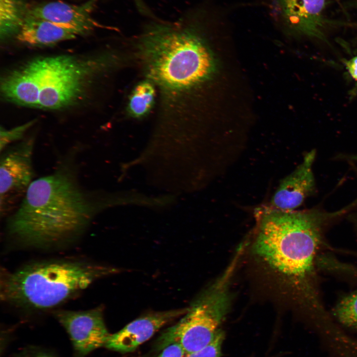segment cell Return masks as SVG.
<instances>
[{"instance_id":"obj_23","label":"cell","mask_w":357,"mask_h":357,"mask_svg":"<svg viewBox=\"0 0 357 357\" xmlns=\"http://www.w3.org/2000/svg\"><path fill=\"white\" fill-rule=\"evenodd\" d=\"M349 159L350 160L357 162V154L349 156Z\"/></svg>"},{"instance_id":"obj_4","label":"cell","mask_w":357,"mask_h":357,"mask_svg":"<svg viewBox=\"0 0 357 357\" xmlns=\"http://www.w3.org/2000/svg\"><path fill=\"white\" fill-rule=\"evenodd\" d=\"M114 267L79 260L34 263L4 272L0 298L25 308H51L66 301L96 281L119 273Z\"/></svg>"},{"instance_id":"obj_19","label":"cell","mask_w":357,"mask_h":357,"mask_svg":"<svg viewBox=\"0 0 357 357\" xmlns=\"http://www.w3.org/2000/svg\"><path fill=\"white\" fill-rule=\"evenodd\" d=\"M185 353L178 343H173L165 347L156 357H184Z\"/></svg>"},{"instance_id":"obj_24","label":"cell","mask_w":357,"mask_h":357,"mask_svg":"<svg viewBox=\"0 0 357 357\" xmlns=\"http://www.w3.org/2000/svg\"><path fill=\"white\" fill-rule=\"evenodd\" d=\"M17 357H27L25 354H22L18 356Z\"/></svg>"},{"instance_id":"obj_15","label":"cell","mask_w":357,"mask_h":357,"mask_svg":"<svg viewBox=\"0 0 357 357\" xmlns=\"http://www.w3.org/2000/svg\"><path fill=\"white\" fill-rule=\"evenodd\" d=\"M24 18L16 0H0V28L1 36L18 30Z\"/></svg>"},{"instance_id":"obj_20","label":"cell","mask_w":357,"mask_h":357,"mask_svg":"<svg viewBox=\"0 0 357 357\" xmlns=\"http://www.w3.org/2000/svg\"><path fill=\"white\" fill-rule=\"evenodd\" d=\"M345 63L350 75L357 80V56L346 60Z\"/></svg>"},{"instance_id":"obj_6","label":"cell","mask_w":357,"mask_h":357,"mask_svg":"<svg viewBox=\"0 0 357 357\" xmlns=\"http://www.w3.org/2000/svg\"><path fill=\"white\" fill-rule=\"evenodd\" d=\"M232 269L230 267L201 294L178 322L163 332L156 341V350L161 351L168 345L177 343L186 355L205 348L213 341L228 311V283Z\"/></svg>"},{"instance_id":"obj_7","label":"cell","mask_w":357,"mask_h":357,"mask_svg":"<svg viewBox=\"0 0 357 357\" xmlns=\"http://www.w3.org/2000/svg\"><path fill=\"white\" fill-rule=\"evenodd\" d=\"M35 140L34 137H29L0 152L1 216L14 210L35 179L33 163Z\"/></svg>"},{"instance_id":"obj_2","label":"cell","mask_w":357,"mask_h":357,"mask_svg":"<svg viewBox=\"0 0 357 357\" xmlns=\"http://www.w3.org/2000/svg\"><path fill=\"white\" fill-rule=\"evenodd\" d=\"M136 54L147 79L160 91L162 119L183 122L191 95L214 71L205 39L191 26L155 24L139 37Z\"/></svg>"},{"instance_id":"obj_8","label":"cell","mask_w":357,"mask_h":357,"mask_svg":"<svg viewBox=\"0 0 357 357\" xmlns=\"http://www.w3.org/2000/svg\"><path fill=\"white\" fill-rule=\"evenodd\" d=\"M103 308L84 311L60 310L55 316L71 340L77 357H84L104 347L111 334L103 317Z\"/></svg>"},{"instance_id":"obj_9","label":"cell","mask_w":357,"mask_h":357,"mask_svg":"<svg viewBox=\"0 0 357 357\" xmlns=\"http://www.w3.org/2000/svg\"><path fill=\"white\" fill-rule=\"evenodd\" d=\"M282 23L302 35L325 40V0H272Z\"/></svg>"},{"instance_id":"obj_13","label":"cell","mask_w":357,"mask_h":357,"mask_svg":"<svg viewBox=\"0 0 357 357\" xmlns=\"http://www.w3.org/2000/svg\"><path fill=\"white\" fill-rule=\"evenodd\" d=\"M77 31L51 22L25 17L17 34L20 42L35 46L49 45L76 38Z\"/></svg>"},{"instance_id":"obj_3","label":"cell","mask_w":357,"mask_h":357,"mask_svg":"<svg viewBox=\"0 0 357 357\" xmlns=\"http://www.w3.org/2000/svg\"><path fill=\"white\" fill-rule=\"evenodd\" d=\"M317 209L283 211L266 206L258 209L255 252L289 278L312 310L323 308L317 286V254L324 226L346 212Z\"/></svg>"},{"instance_id":"obj_12","label":"cell","mask_w":357,"mask_h":357,"mask_svg":"<svg viewBox=\"0 0 357 357\" xmlns=\"http://www.w3.org/2000/svg\"><path fill=\"white\" fill-rule=\"evenodd\" d=\"M94 4V0L80 5L52 1L32 8L25 17L47 20L82 34L99 27L91 16Z\"/></svg>"},{"instance_id":"obj_11","label":"cell","mask_w":357,"mask_h":357,"mask_svg":"<svg viewBox=\"0 0 357 357\" xmlns=\"http://www.w3.org/2000/svg\"><path fill=\"white\" fill-rule=\"evenodd\" d=\"M315 150L305 154L301 163L284 178L275 192L270 206L283 211H293L299 207L315 190L312 166Z\"/></svg>"},{"instance_id":"obj_16","label":"cell","mask_w":357,"mask_h":357,"mask_svg":"<svg viewBox=\"0 0 357 357\" xmlns=\"http://www.w3.org/2000/svg\"><path fill=\"white\" fill-rule=\"evenodd\" d=\"M333 313L342 325L357 331V290L341 298L334 307Z\"/></svg>"},{"instance_id":"obj_22","label":"cell","mask_w":357,"mask_h":357,"mask_svg":"<svg viewBox=\"0 0 357 357\" xmlns=\"http://www.w3.org/2000/svg\"><path fill=\"white\" fill-rule=\"evenodd\" d=\"M36 357H53L50 355H49L45 353H40L36 356Z\"/></svg>"},{"instance_id":"obj_17","label":"cell","mask_w":357,"mask_h":357,"mask_svg":"<svg viewBox=\"0 0 357 357\" xmlns=\"http://www.w3.org/2000/svg\"><path fill=\"white\" fill-rule=\"evenodd\" d=\"M34 123V120H31L9 129H5L1 127L0 131V152L11 144L22 140L27 131Z\"/></svg>"},{"instance_id":"obj_1","label":"cell","mask_w":357,"mask_h":357,"mask_svg":"<svg viewBox=\"0 0 357 357\" xmlns=\"http://www.w3.org/2000/svg\"><path fill=\"white\" fill-rule=\"evenodd\" d=\"M83 147L60 156L53 171L35 179L9 214L7 234L32 246H46L83 232L100 212L118 201L114 194L82 184L78 157Z\"/></svg>"},{"instance_id":"obj_21","label":"cell","mask_w":357,"mask_h":357,"mask_svg":"<svg viewBox=\"0 0 357 357\" xmlns=\"http://www.w3.org/2000/svg\"><path fill=\"white\" fill-rule=\"evenodd\" d=\"M136 5L139 7V10L143 11L146 9V7L142 0H134Z\"/></svg>"},{"instance_id":"obj_5","label":"cell","mask_w":357,"mask_h":357,"mask_svg":"<svg viewBox=\"0 0 357 357\" xmlns=\"http://www.w3.org/2000/svg\"><path fill=\"white\" fill-rule=\"evenodd\" d=\"M100 62L59 56L33 60L12 72L15 85L30 106L55 110L75 103Z\"/></svg>"},{"instance_id":"obj_10","label":"cell","mask_w":357,"mask_h":357,"mask_svg":"<svg viewBox=\"0 0 357 357\" xmlns=\"http://www.w3.org/2000/svg\"><path fill=\"white\" fill-rule=\"evenodd\" d=\"M188 309H172L145 314L130 322L118 332L111 334L104 347L122 353L133 352L164 326L182 316Z\"/></svg>"},{"instance_id":"obj_14","label":"cell","mask_w":357,"mask_h":357,"mask_svg":"<svg viewBox=\"0 0 357 357\" xmlns=\"http://www.w3.org/2000/svg\"><path fill=\"white\" fill-rule=\"evenodd\" d=\"M156 95V86L146 79L137 84L129 96L127 110L130 116L135 119L148 115L152 109Z\"/></svg>"},{"instance_id":"obj_18","label":"cell","mask_w":357,"mask_h":357,"mask_svg":"<svg viewBox=\"0 0 357 357\" xmlns=\"http://www.w3.org/2000/svg\"><path fill=\"white\" fill-rule=\"evenodd\" d=\"M224 339V334L220 330L209 345L184 357H220Z\"/></svg>"}]
</instances>
